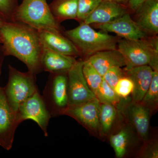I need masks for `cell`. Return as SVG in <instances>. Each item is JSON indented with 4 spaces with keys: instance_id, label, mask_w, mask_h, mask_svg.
<instances>
[{
    "instance_id": "31",
    "label": "cell",
    "mask_w": 158,
    "mask_h": 158,
    "mask_svg": "<svg viewBox=\"0 0 158 158\" xmlns=\"http://www.w3.org/2000/svg\"><path fill=\"white\" fill-rule=\"evenodd\" d=\"M4 56H5L3 50L0 51V76L1 73V69H2V63L3 58Z\"/></svg>"
},
{
    "instance_id": "4",
    "label": "cell",
    "mask_w": 158,
    "mask_h": 158,
    "mask_svg": "<svg viewBox=\"0 0 158 158\" xmlns=\"http://www.w3.org/2000/svg\"><path fill=\"white\" fill-rule=\"evenodd\" d=\"M117 49L127 62L126 68L149 65L158 70V40H118Z\"/></svg>"
},
{
    "instance_id": "21",
    "label": "cell",
    "mask_w": 158,
    "mask_h": 158,
    "mask_svg": "<svg viewBox=\"0 0 158 158\" xmlns=\"http://www.w3.org/2000/svg\"><path fill=\"white\" fill-rule=\"evenodd\" d=\"M130 135L127 130L123 129L110 137V144L115 151L116 157H123L125 154L129 141Z\"/></svg>"
},
{
    "instance_id": "3",
    "label": "cell",
    "mask_w": 158,
    "mask_h": 158,
    "mask_svg": "<svg viewBox=\"0 0 158 158\" xmlns=\"http://www.w3.org/2000/svg\"><path fill=\"white\" fill-rule=\"evenodd\" d=\"M78 49L81 54L86 56L108 50L116 49L118 41L116 37L106 33L95 31L90 25L81 23L75 28L64 32Z\"/></svg>"
},
{
    "instance_id": "23",
    "label": "cell",
    "mask_w": 158,
    "mask_h": 158,
    "mask_svg": "<svg viewBox=\"0 0 158 158\" xmlns=\"http://www.w3.org/2000/svg\"><path fill=\"white\" fill-rule=\"evenodd\" d=\"M83 72L89 88L95 95L102 81V77L87 60L84 61Z\"/></svg>"
},
{
    "instance_id": "2",
    "label": "cell",
    "mask_w": 158,
    "mask_h": 158,
    "mask_svg": "<svg viewBox=\"0 0 158 158\" xmlns=\"http://www.w3.org/2000/svg\"><path fill=\"white\" fill-rule=\"evenodd\" d=\"M12 21L23 23L37 31L62 33V28L52 14L46 0H23L15 11Z\"/></svg>"
},
{
    "instance_id": "6",
    "label": "cell",
    "mask_w": 158,
    "mask_h": 158,
    "mask_svg": "<svg viewBox=\"0 0 158 158\" xmlns=\"http://www.w3.org/2000/svg\"><path fill=\"white\" fill-rule=\"evenodd\" d=\"M67 72L50 73L42 98L51 117L64 114L68 107Z\"/></svg>"
},
{
    "instance_id": "5",
    "label": "cell",
    "mask_w": 158,
    "mask_h": 158,
    "mask_svg": "<svg viewBox=\"0 0 158 158\" xmlns=\"http://www.w3.org/2000/svg\"><path fill=\"white\" fill-rule=\"evenodd\" d=\"M9 80L4 88L6 100L16 113L22 103L37 90L36 75L30 72H21L9 65Z\"/></svg>"
},
{
    "instance_id": "34",
    "label": "cell",
    "mask_w": 158,
    "mask_h": 158,
    "mask_svg": "<svg viewBox=\"0 0 158 158\" xmlns=\"http://www.w3.org/2000/svg\"><path fill=\"white\" fill-rule=\"evenodd\" d=\"M1 87H0V89H1Z\"/></svg>"
},
{
    "instance_id": "14",
    "label": "cell",
    "mask_w": 158,
    "mask_h": 158,
    "mask_svg": "<svg viewBox=\"0 0 158 158\" xmlns=\"http://www.w3.org/2000/svg\"><path fill=\"white\" fill-rule=\"evenodd\" d=\"M151 110L140 102L132 101L126 108L127 117L139 135L146 141L149 133Z\"/></svg>"
},
{
    "instance_id": "8",
    "label": "cell",
    "mask_w": 158,
    "mask_h": 158,
    "mask_svg": "<svg viewBox=\"0 0 158 158\" xmlns=\"http://www.w3.org/2000/svg\"><path fill=\"white\" fill-rule=\"evenodd\" d=\"M16 116L20 124L27 119L33 120L42 130L44 136H48V127L51 116L39 90L20 105Z\"/></svg>"
},
{
    "instance_id": "22",
    "label": "cell",
    "mask_w": 158,
    "mask_h": 158,
    "mask_svg": "<svg viewBox=\"0 0 158 158\" xmlns=\"http://www.w3.org/2000/svg\"><path fill=\"white\" fill-rule=\"evenodd\" d=\"M141 104L151 110L156 109L158 105V70H153L152 79L147 92L141 101Z\"/></svg>"
},
{
    "instance_id": "33",
    "label": "cell",
    "mask_w": 158,
    "mask_h": 158,
    "mask_svg": "<svg viewBox=\"0 0 158 158\" xmlns=\"http://www.w3.org/2000/svg\"><path fill=\"white\" fill-rule=\"evenodd\" d=\"M6 21L5 20L3 19L0 16V31H1V29L2 28V27L3 24H4V23ZM0 41H1V40H0Z\"/></svg>"
},
{
    "instance_id": "20",
    "label": "cell",
    "mask_w": 158,
    "mask_h": 158,
    "mask_svg": "<svg viewBox=\"0 0 158 158\" xmlns=\"http://www.w3.org/2000/svg\"><path fill=\"white\" fill-rule=\"evenodd\" d=\"M116 108L110 103H100L99 128L104 134H107L112 128L116 116Z\"/></svg>"
},
{
    "instance_id": "26",
    "label": "cell",
    "mask_w": 158,
    "mask_h": 158,
    "mask_svg": "<svg viewBox=\"0 0 158 158\" xmlns=\"http://www.w3.org/2000/svg\"><path fill=\"white\" fill-rule=\"evenodd\" d=\"M134 84L129 77L125 75L119 79L114 90L120 98H126L133 93Z\"/></svg>"
},
{
    "instance_id": "7",
    "label": "cell",
    "mask_w": 158,
    "mask_h": 158,
    "mask_svg": "<svg viewBox=\"0 0 158 158\" xmlns=\"http://www.w3.org/2000/svg\"><path fill=\"white\" fill-rule=\"evenodd\" d=\"M84 61H77L67 71V91L68 107L77 106L95 98L83 72Z\"/></svg>"
},
{
    "instance_id": "35",
    "label": "cell",
    "mask_w": 158,
    "mask_h": 158,
    "mask_svg": "<svg viewBox=\"0 0 158 158\" xmlns=\"http://www.w3.org/2000/svg\"><path fill=\"white\" fill-rule=\"evenodd\" d=\"M0 43H1V41H0Z\"/></svg>"
},
{
    "instance_id": "18",
    "label": "cell",
    "mask_w": 158,
    "mask_h": 158,
    "mask_svg": "<svg viewBox=\"0 0 158 158\" xmlns=\"http://www.w3.org/2000/svg\"><path fill=\"white\" fill-rule=\"evenodd\" d=\"M77 61L74 57L43 47L40 63L42 70L54 73L68 71Z\"/></svg>"
},
{
    "instance_id": "29",
    "label": "cell",
    "mask_w": 158,
    "mask_h": 158,
    "mask_svg": "<svg viewBox=\"0 0 158 158\" xmlns=\"http://www.w3.org/2000/svg\"><path fill=\"white\" fill-rule=\"evenodd\" d=\"M149 146L148 148L146 149V151H145L144 153V156L145 157L148 158H158V148L156 146Z\"/></svg>"
},
{
    "instance_id": "15",
    "label": "cell",
    "mask_w": 158,
    "mask_h": 158,
    "mask_svg": "<svg viewBox=\"0 0 158 158\" xmlns=\"http://www.w3.org/2000/svg\"><path fill=\"white\" fill-rule=\"evenodd\" d=\"M127 13L120 4L102 0L92 13L83 23L90 25L101 24L110 22Z\"/></svg>"
},
{
    "instance_id": "19",
    "label": "cell",
    "mask_w": 158,
    "mask_h": 158,
    "mask_svg": "<svg viewBox=\"0 0 158 158\" xmlns=\"http://www.w3.org/2000/svg\"><path fill=\"white\" fill-rule=\"evenodd\" d=\"M49 6L51 12L57 22L66 19H76L78 0H53Z\"/></svg>"
},
{
    "instance_id": "28",
    "label": "cell",
    "mask_w": 158,
    "mask_h": 158,
    "mask_svg": "<svg viewBox=\"0 0 158 158\" xmlns=\"http://www.w3.org/2000/svg\"><path fill=\"white\" fill-rule=\"evenodd\" d=\"M125 75L122 67L115 66L110 68L103 76V79L114 89L119 79Z\"/></svg>"
},
{
    "instance_id": "10",
    "label": "cell",
    "mask_w": 158,
    "mask_h": 158,
    "mask_svg": "<svg viewBox=\"0 0 158 158\" xmlns=\"http://www.w3.org/2000/svg\"><path fill=\"white\" fill-rule=\"evenodd\" d=\"M95 25L97 28L106 32H113L125 39H143L148 36L127 13L110 22Z\"/></svg>"
},
{
    "instance_id": "24",
    "label": "cell",
    "mask_w": 158,
    "mask_h": 158,
    "mask_svg": "<svg viewBox=\"0 0 158 158\" xmlns=\"http://www.w3.org/2000/svg\"><path fill=\"white\" fill-rule=\"evenodd\" d=\"M95 96L100 103H110L114 105L120 100L114 89L110 87L103 79L100 86L95 94Z\"/></svg>"
},
{
    "instance_id": "11",
    "label": "cell",
    "mask_w": 158,
    "mask_h": 158,
    "mask_svg": "<svg viewBox=\"0 0 158 158\" xmlns=\"http://www.w3.org/2000/svg\"><path fill=\"white\" fill-rule=\"evenodd\" d=\"M100 103L96 98L77 106H69L64 114L74 118L80 123L93 130L99 128Z\"/></svg>"
},
{
    "instance_id": "13",
    "label": "cell",
    "mask_w": 158,
    "mask_h": 158,
    "mask_svg": "<svg viewBox=\"0 0 158 158\" xmlns=\"http://www.w3.org/2000/svg\"><path fill=\"white\" fill-rule=\"evenodd\" d=\"M126 75L132 80L134 89L132 94L133 101L140 102L149 88L153 70L149 65L126 68L124 69Z\"/></svg>"
},
{
    "instance_id": "9",
    "label": "cell",
    "mask_w": 158,
    "mask_h": 158,
    "mask_svg": "<svg viewBox=\"0 0 158 158\" xmlns=\"http://www.w3.org/2000/svg\"><path fill=\"white\" fill-rule=\"evenodd\" d=\"M20 124L16 113L6 100L4 88L0 89V146L7 151L13 145L15 131Z\"/></svg>"
},
{
    "instance_id": "1",
    "label": "cell",
    "mask_w": 158,
    "mask_h": 158,
    "mask_svg": "<svg viewBox=\"0 0 158 158\" xmlns=\"http://www.w3.org/2000/svg\"><path fill=\"white\" fill-rule=\"evenodd\" d=\"M0 40L5 56L16 57L36 75L43 71V47L38 31L23 23L6 21L0 31Z\"/></svg>"
},
{
    "instance_id": "17",
    "label": "cell",
    "mask_w": 158,
    "mask_h": 158,
    "mask_svg": "<svg viewBox=\"0 0 158 158\" xmlns=\"http://www.w3.org/2000/svg\"><path fill=\"white\" fill-rule=\"evenodd\" d=\"M136 20L147 34L158 33V0H146L136 11Z\"/></svg>"
},
{
    "instance_id": "25",
    "label": "cell",
    "mask_w": 158,
    "mask_h": 158,
    "mask_svg": "<svg viewBox=\"0 0 158 158\" xmlns=\"http://www.w3.org/2000/svg\"><path fill=\"white\" fill-rule=\"evenodd\" d=\"M102 0H78L77 20L83 23L90 15Z\"/></svg>"
},
{
    "instance_id": "30",
    "label": "cell",
    "mask_w": 158,
    "mask_h": 158,
    "mask_svg": "<svg viewBox=\"0 0 158 158\" xmlns=\"http://www.w3.org/2000/svg\"><path fill=\"white\" fill-rule=\"evenodd\" d=\"M146 0H128L129 6L133 11H136Z\"/></svg>"
},
{
    "instance_id": "16",
    "label": "cell",
    "mask_w": 158,
    "mask_h": 158,
    "mask_svg": "<svg viewBox=\"0 0 158 158\" xmlns=\"http://www.w3.org/2000/svg\"><path fill=\"white\" fill-rule=\"evenodd\" d=\"M87 60L102 77L110 68L127 65L124 57L117 49L98 52L90 56Z\"/></svg>"
},
{
    "instance_id": "27",
    "label": "cell",
    "mask_w": 158,
    "mask_h": 158,
    "mask_svg": "<svg viewBox=\"0 0 158 158\" xmlns=\"http://www.w3.org/2000/svg\"><path fill=\"white\" fill-rule=\"evenodd\" d=\"M18 6L17 0H0V16L6 21H12Z\"/></svg>"
},
{
    "instance_id": "32",
    "label": "cell",
    "mask_w": 158,
    "mask_h": 158,
    "mask_svg": "<svg viewBox=\"0 0 158 158\" xmlns=\"http://www.w3.org/2000/svg\"><path fill=\"white\" fill-rule=\"evenodd\" d=\"M109 1H112V2H115L117 3H119V4L128 2V0H109Z\"/></svg>"
},
{
    "instance_id": "12",
    "label": "cell",
    "mask_w": 158,
    "mask_h": 158,
    "mask_svg": "<svg viewBox=\"0 0 158 158\" xmlns=\"http://www.w3.org/2000/svg\"><path fill=\"white\" fill-rule=\"evenodd\" d=\"M40 41L44 48L70 56H78L81 52L75 45L62 33L56 31H38Z\"/></svg>"
}]
</instances>
